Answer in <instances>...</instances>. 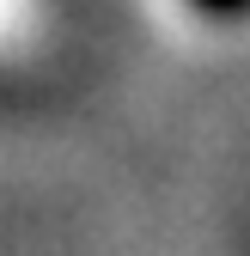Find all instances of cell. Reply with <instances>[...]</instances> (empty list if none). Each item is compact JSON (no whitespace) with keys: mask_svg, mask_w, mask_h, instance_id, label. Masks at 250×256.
Instances as JSON below:
<instances>
[{"mask_svg":"<svg viewBox=\"0 0 250 256\" xmlns=\"http://www.w3.org/2000/svg\"><path fill=\"white\" fill-rule=\"evenodd\" d=\"M208 6H220V12H226V6H238V0H208Z\"/></svg>","mask_w":250,"mask_h":256,"instance_id":"cell-1","label":"cell"}]
</instances>
